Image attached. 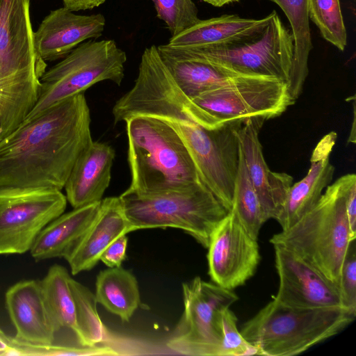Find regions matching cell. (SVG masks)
I'll use <instances>...</instances> for the list:
<instances>
[{
  "label": "cell",
  "mask_w": 356,
  "mask_h": 356,
  "mask_svg": "<svg viewBox=\"0 0 356 356\" xmlns=\"http://www.w3.org/2000/svg\"><path fill=\"white\" fill-rule=\"evenodd\" d=\"M90 122L84 92L24 122L0 140V189L61 191L92 142Z\"/></svg>",
  "instance_id": "1"
},
{
  "label": "cell",
  "mask_w": 356,
  "mask_h": 356,
  "mask_svg": "<svg viewBox=\"0 0 356 356\" xmlns=\"http://www.w3.org/2000/svg\"><path fill=\"white\" fill-rule=\"evenodd\" d=\"M125 122L131 176L127 191L158 194L183 191L202 181L188 149L170 126L149 116L132 117Z\"/></svg>",
  "instance_id": "2"
},
{
  "label": "cell",
  "mask_w": 356,
  "mask_h": 356,
  "mask_svg": "<svg viewBox=\"0 0 356 356\" xmlns=\"http://www.w3.org/2000/svg\"><path fill=\"white\" fill-rule=\"evenodd\" d=\"M344 186L345 175L328 185L315 206L295 224L269 241L293 254L337 287L343 261L356 238L347 218Z\"/></svg>",
  "instance_id": "3"
},
{
  "label": "cell",
  "mask_w": 356,
  "mask_h": 356,
  "mask_svg": "<svg viewBox=\"0 0 356 356\" xmlns=\"http://www.w3.org/2000/svg\"><path fill=\"white\" fill-rule=\"evenodd\" d=\"M355 317L341 307L297 308L272 299L240 332L258 355L292 356L336 335Z\"/></svg>",
  "instance_id": "4"
},
{
  "label": "cell",
  "mask_w": 356,
  "mask_h": 356,
  "mask_svg": "<svg viewBox=\"0 0 356 356\" xmlns=\"http://www.w3.org/2000/svg\"><path fill=\"white\" fill-rule=\"evenodd\" d=\"M131 231L172 227L182 229L207 248L211 235L228 211L200 181L183 191L119 197Z\"/></svg>",
  "instance_id": "5"
},
{
  "label": "cell",
  "mask_w": 356,
  "mask_h": 356,
  "mask_svg": "<svg viewBox=\"0 0 356 356\" xmlns=\"http://www.w3.org/2000/svg\"><path fill=\"white\" fill-rule=\"evenodd\" d=\"M263 31L242 42L180 47L193 56L244 76L273 77L286 84L293 103L299 97L293 77L294 40L273 10Z\"/></svg>",
  "instance_id": "6"
},
{
  "label": "cell",
  "mask_w": 356,
  "mask_h": 356,
  "mask_svg": "<svg viewBox=\"0 0 356 356\" xmlns=\"http://www.w3.org/2000/svg\"><path fill=\"white\" fill-rule=\"evenodd\" d=\"M126 61V53L113 40L81 43L43 73L37 103L24 122L98 82L111 81L120 86Z\"/></svg>",
  "instance_id": "7"
},
{
  "label": "cell",
  "mask_w": 356,
  "mask_h": 356,
  "mask_svg": "<svg viewBox=\"0 0 356 356\" xmlns=\"http://www.w3.org/2000/svg\"><path fill=\"white\" fill-rule=\"evenodd\" d=\"M243 120L208 129L192 118L163 121L188 149L203 184L230 211L239 161L237 128Z\"/></svg>",
  "instance_id": "8"
},
{
  "label": "cell",
  "mask_w": 356,
  "mask_h": 356,
  "mask_svg": "<svg viewBox=\"0 0 356 356\" xmlns=\"http://www.w3.org/2000/svg\"><path fill=\"white\" fill-rule=\"evenodd\" d=\"M184 312L166 346L185 355L222 356L220 316L236 302L233 290L200 277L182 285Z\"/></svg>",
  "instance_id": "9"
},
{
  "label": "cell",
  "mask_w": 356,
  "mask_h": 356,
  "mask_svg": "<svg viewBox=\"0 0 356 356\" xmlns=\"http://www.w3.org/2000/svg\"><path fill=\"white\" fill-rule=\"evenodd\" d=\"M192 100L204 111L208 129L253 117L266 120L280 115L294 104L286 83L266 76L250 77Z\"/></svg>",
  "instance_id": "10"
},
{
  "label": "cell",
  "mask_w": 356,
  "mask_h": 356,
  "mask_svg": "<svg viewBox=\"0 0 356 356\" xmlns=\"http://www.w3.org/2000/svg\"><path fill=\"white\" fill-rule=\"evenodd\" d=\"M66 196L52 189H0V254L30 251L42 229L64 213Z\"/></svg>",
  "instance_id": "11"
},
{
  "label": "cell",
  "mask_w": 356,
  "mask_h": 356,
  "mask_svg": "<svg viewBox=\"0 0 356 356\" xmlns=\"http://www.w3.org/2000/svg\"><path fill=\"white\" fill-rule=\"evenodd\" d=\"M207 249L212 282L230 290L245 284L254 275L261 259L257 239L231 211L213 231Z\"/></svg>",
  "instance_id": "12"
},
{
  "label": "cell",
  "mask_w": 356,
  "mask_h": 356,
  "mask_svg": "<svg viewBox=\"0 0 356 356\" xmlns=\"http://www.w3.org/2000/svg\"><path fill=\"white\" fill-rule=\"evenodd\" d=\"M47 64L38 55L30 19V0H0V82L31 73Z\"/></svg>",
  "instance_id": "13"
},
{
  "label": "cell",
  "mask_w": 356,
  "mask_h": 356,
  "mask_svg": "<svg viewBox=\"0 0 356 356\" xmlns=\"http://www.w3.org/2000/svg\"><path fill=\"white\" fill-rule=\"evenodd\" d=\"M273 247L279 287L273 299L297 308L346 309L334 284L289 251Z\"/></svg>",
  "instance_id": "14"
},
{
  "label": "cell",
  "mask_w": 356,
  "mask_h": 356,
  "mask_svg": "<svg viewBox=\"0 0 356 356\" xmlns=\"http://www.w3.org/2000/svg\"><path fill=\"white\" fill-rule=\"evenodd\" d=\"M265 120L259 117L243 120L237 136L250 180L269 220L275 219L281 210L293 178L285 172L271 171L265 161L259 138Z\"/></svg>",
  "instance_id": "15"
},
{
  "label": "cell",
  "mask_w": 356,
  "mask_h": 356,
  "mask_svg": "<svg viewBox=\"0 0 356 356\" xmlns=\"http://www.w3.org/2000/svg\"><path fill=\"white\" fill-rule=\"evenodd\" d=\"M106 25L103 15H77L65 7L51 10L34 32V45L44 61L64 58L85 40L98 38Z\"/></svg>",
  "instance_id": "16"
},
{
  "label": "cell",
  "mask_w": 356,
  "mask_h": 356,
  "mask_svg": "<svg viewBox=\"0 0 356 356\" xmlns=\"http://www.w3.org/2000/svg\"><path fill=\"white\" fill-rule=\"evenodd\" d=\"M337 138V134L334 131L323 136L313 150L307 174L291 185L282 209L275 218L282 230L289 228L312 209L320 200L323 190L330 184L334 167L330 158Z\"/></svg>",
  "instance_id": "17"
},
{
  "label": "cell",
  "mask_w": 356,
  "mask_h": 356,
  "mask_svg": "<svg viewBox=\"0 0 356 356\" xmlns=\"http://www.w3.org/2000/svg\"><path fill=\"white\" fill-rule=\"evenodd\" d=\"M158 54L179 88L190 99L252 76L236 74L190 54L180 47L156 46Z\"/></svg>",
  "instance_id": "18"
},
{
  "label": "cell",
  "mask_w": 356,
  "mask_h": 356,
  "mask_svg": "<svg viewBox=\"0 0 356 356\" xmlns=\"http://www.w3.org/2000/svg\"><path fill=\"white\" fill-rule=\"evenodd\" d=\"M5 300L17 339L35 344L54 343L56 333L48 314L40 280L17 282L6 292Z\"/></svg>",
  "instance_id": "19"
},
{
  "label": "cell",
  "mask_w": 356,
  "mask_h": 356,
  "mask_svg": "<svg viewBox=\"0 0 356 356\" xmlns=\"http://www.w3.org/2000/svg\"><path fill=\"white\" fill-rule=\"evenodd\" d=\"M115 153L105 143L92 141L79 156L64 188L73 208L100 202L108 187Z\"/></svg>",
  "instance_id": "20"
},
{
  "label": "cell",
  "mask_w": 356,
  "mask_h": 356,
  "mask_svg": "<svg viewBox=\"0 0 356 356\" xmlns=\"http://www.w3.org/2000/svg\"><path fill=\"white\" fill-rule=\"evenodd\" d=\"M118 197L101 200L98 215L73 250L65 258L73 275L90 270L115 239L131 232Z\"/></svg>",
  "instance_id": "21"
},
{
  "label": "cell",
  "mask_w": 356,
  "mask_h": 356,
  "mask_svg": "<svg viewBox=\"0 0 356 356\" xmlns=\"http://www.w3.org/2000/svg\"><path fill=\"white\" fill-rule=\"evenodd\" d=\"M100 202L63 213L40 233L30 250L35 261L66 258L96 219Z\"/></svg>",
  "instance_id": "22"
},
{
  "label": "cell",
  "mask_w": 356,
  "mask_h": 356,
  "mask_svg": "<svg viewBox=\"0 0 356 356\" xmlns=\"http://www.w3.org/2000/svg\"><path fill=\"white\" fill-rule=\"evenodd\" d=\"M270 15L260 19L223 15L201 20L170 38L169 46L198 47L220 46L250 40L259 35L268 24Z\"/></svg>",
  "instance_id": "23"
},
{
  "label": "cell",
  "mask_w": 356,
  "mask_h": 356,
  "mask_svg": "<svg viewBox=\"0 0 356 356\" xmlns=\"http://www.w3.org/2000/svg\"><path fill=\"white\" fill-rule=\"evenodd\" d=\"M95 298L109 312L129 322L140 303L138 281L122 266L101 270L95 282Z\"/></svg>",
  "instance_id": "24"
},
{
  "label": "cell",
  "mask_w": 356,
  "mask_h": 356,
  "mask_svg": "<svg viewBox=\"0 0 356 356\" xmlns=\"http://www.w3.org/2000/svg\"><path fill=\"white\" fill-rule=\"evenodd\" d=\"M70 275L63 266L54 264L40 280L44 304L57 332L67 328L76 330L75 303L69 281Z\"/></svg>",
  "instance_id": "25"
},
{
  "label": "cell",
  "mask_w": 356,
  "mask_h": 356,
  "mask_svg": "<svg viewBox=\"0 0 356 356\" xmlns=\"http://www.w3.org/2000/svg\"><path fill=\"white\" fill-rule=\"evenodd\" d=\"M277 3L288 18L294 40L293 77L300 96L308 75V58L312 49L307 0H270Z\"/></svg>",
  "instance_id": "26"
},
{
  "label": "cell",
  "mask_w": 356,
  "mask_h": 356,
  "mask_svg": "<svg viewBox=\"0 0 356 356\" xmlns=\"http://www.w3.org/2000/svg\"><path fill=\"white\" fill-rule=\"evenodd\" d=\"M230 211L248 234L257 239L260 229L268 218L250 180L240 146Z\"/></svg>",
  "instance_id": "27"
},
{
  "label": "cell",
  "mask_w": 356,
  "mask_h": 356,
  "mask_svg": "<svg viewBox=\"0 0 356 356\" xmlns=\"http://www.w3.org/2000/svg\"><path fill=\"white\" fill-rule=\"evenodd\" d=\"M69 284L75 303V334L79 344L94 346L110 341L111 334L99 316L95 295L72 277Z\"/></svg>",
  "instance_id": "28"
},
{
  "label": "cell",
  "mask_w": 356,
  "mask_h": 356,
  "mask_svg": "<svg viewBox=\"0 0 356 356\" xmlns=\"http://www.w3.org/2000/svg\"><path fill=\"white\" fill-rule=\"evenodd\" d=\"M309 18L318 26L325 40L343 51L347 33L339 0H307Z\"/></svg>",
  "instance_id": "29"
},
{
  "label": "cell",
  "mask_w": 356,
  "mask_h": 356,
  "mask_svg": "<svg viewBox=\"0 0 356 356\" xmlns=\"http://www.w3.org/2000/svg\"><path fill=\"white\" fill-rule=\"evenodd\" d=\"M157 17L167 26L171 37L200 21L198 10L192 0H152Z\"/></svg>",
  "instance_id": "30"
},
{
  "label": "cell",
  "mask_w": 356,
  "mask_h": 356,
  "mask_svg": "<svg viewBox=\"0 0 356 356\" xmlns=\"http://www.w3.org/2000/svg\"><path fill=\"white\" fill-rule=\"evenodd\" d=\"M222 356H247L257 354V349L241 334L237 327V318L230 308L225 309L220 316Z\"/></svg>",
  "instance_id": "31"
},
{
  "label": "cell",
  "mask_w": 356,
  "mask_h": 356,
  "mask_svg": "<svg viewBox=\"0 0 356 356\" xmlns=\"http://www.w3.org/2000/svg\"><path fill=\"white\" fill-rule=\"evenodd\" d=\"M346 308L356 314V249L353 241L345 259L337 285Z\"/></svg>",
  "instance_id": "32"
},
{
  "label": "cell",
  "mask_w": 356,
  "mask_h": 356,
  "mask_svg": "<svg viewBox=\"0 0 356 356\" xmlns=\"http://www.w3.org/2000/svg\"><path fill=\"white\" fill-rule=\"evenodd\" d=\"M127 242V234L118 237L103 252L100 261L109 268L121 266L126 258Z\"/></svg>",
  "instance_id": "33"
},
{
  "label": "cell",
  "mask_w": 356,
  "mask_h": 356,
  "mask_svg": "<svg viewBox=\"0 0 356 356\" xmlns=\"http://www.w3.org/2000/svg\"><path fill=\"white\" fill-rule=\"evenodd\" d=\"M344 193L346 214L352 235L356 237V175H345Z\"/></svg>",
  "instance_id": "34"
},
{
  "label": "cell",
  "mask_w": 356,
  "mask_h": 356,
  "mask_svg": "<svg viewBox=\"0 0 356 356\" xmlns=\"http://www.w3.org/2000/svg\"><path fill=\"white\" fill-rule=\"evenodd\" d=\"M64 7L72 11L84 10L98 7L106 0H62Z\"/></svg>",
  "instance_id": "35"
},
{
  "label": "cell",
  "mask_w": 356,
  "mask_h": 356,
  "mask_svg": "<svg viewBox=\"0 0 356 356\" xmlns=\"http://www.w3.org/2000/svg\"><path fill=\"white\" fill-rule=\"evenodd\" d=\"M8 336H7L0 329V355H3V353L8 348Z\"/></svg>",
  "instance_id": "36"
},
{
  "label": "cell",
  "mask_w": 356,
  "mask_h": 356,
  "mask_svg": "<svg viewBox=\"0 0 356 356\" xmlns=\"http://www.w3.org/2000/svg\"><path fill=\"white\" fill-rule=\"evenodd\" d=\"M204 1L211 4L213 6L221 7L225 4L229 3L231 2L237 1V0H203Z\"/></svg>",
  "instance_id": "37"
}]
</instances>
